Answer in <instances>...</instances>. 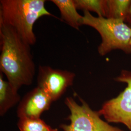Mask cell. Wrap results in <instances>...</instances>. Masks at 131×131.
I'll return each instance as SVG.
<instances>
[{"label":"cell","instance_id":"obj_5","mask_svg":"<svg viewBox=\"0 0 131 131\" xmlns=\"http://www.w3.org/2000/svg\"><path fill=\"white\" fill-rule=\"evenodd\" d=\"M116 80L126 83V87L116 97L104 103L99 113L108 123L122 124L131 131V71H122Z\"/></svg>","mask_w":131,"mask_h":131},{"label":"cell","instance_id":"obj_1","mask_svg":"<svg viewBox=\"0 0 131 131\" xmlns=\"http://www.w3.org/2000/svg\"><path fill=\"white\" fill-rule=\"evenodd\" d=\"M30 46L14 29L0 22V71L18 90L32 84L36 73Z\"/></svg>","mask_w":131,"mask_h":131},{"label":"cell","instance_id":"obj_7","mask_svg":"<svg viewBox=\"0 0 131 131\" xmlns=\"http://www.w3.org/2000/svg\"><path fill=\"white\" fill-rule=\"evenodd\" d=\"M52 99L38 86L28 92L21 100L17 113L19 118H39L42 113L48 110Z\"/></svg>","mask_w":131,"mask_h":131},{"label":"cell","instance_id":"obj_3","mask_svg":"<svg viewBox=\"0 0 131 131\" xmlns=\"http://www.w3.org/2000/svg\"><path fill=\"white\" fill-rule=\"evenodd\" d=\"M124 22L122 19L95 17L84 11L81 24L93 28L100 34L102 42L98 51L104 56L115 50L131 53V27Z\"/></svg>","mask_w":131,"mask_h":131},{"label":"cell","instance_id":"obj_9","mask_svg":"<svg viewBox=\"0 0 131 131\" xmlns=\"http://www.w3.org/2000/svg\"><path fill=\"white\" fill-rule=\"evenodd\" d=\"M20 101L18 90L7 80H5L4 74L0 72V116H4Z\"/></svg>","mask_w":131,"mask_h":131},{"label":"cell","instance_id":"obj_12","mask_svg":"<svg viewBox=\"0 0 131 131\" xmlns=\"http://www.w3.org/2000/svg\"><path fill=\"white\" fill-rule=\"evenodd\" d=\"M18 127L20 131H58L52 128L40 118H19Z\"/></svg>","mask_w":131,"mask_h":131},{"label":"cell","instance_id":"obj_4","mask_svg":"<svg viewBox=\"0 0 131 131\" xmlns=\"http://www.w3.org/2000/svg\"><path fill=\"white\" fill-rule=\"evenodd\" d=\"M78 98L81 104L72 97L65 99V103L70 111L68 117L70 123L61 124L60 127L63 131H124L103 121L99 111L92 110L83 99Z\"/></svg>","mask_w":131,"mask_h":131},{"label":"cell","instance_id":"obj_2","mask_svg":"<svg viewBox=\"0 0 131 131\" xmlns=\"http://www.w3.org/2000/svg\"><path fill=\"white\" fill-rule=\"evenodd\" d=\"M45 0H1L0 22L14 29L30 46L37 41L36 22L44 16L55 17L45 7Z\"/></svg>","mask_w":131,"mask_h":131},{"label":"cell","instance_id":"obj_14","mask_svg":"<svg viewBox=\"0 0 131 131\" xmlns=\"http://www.w3.org/2000/svg\"><path fill=\"white\" fill-rule=\"evenodd\" d=\"M130 44H131V42H130Z\"/></svg>","mask_w":131,"mask_h":131},{"label":"cell","instance_id":"obj_8","mask_svg":"<svg viewBox=\"0 0 131 131\" xmlns=\"http://www.w3.org/2000/svg\"><path fill=\"white\" fill-rule=\"evenodd\" d=\"M58 7L60 13V19L66 24L79 30L82 26L83 16L78 12L74 0H51Z\"/></svg>","mask_w":131,"mask_h":131},{"label":"cell","instance_id":"obj_11","mask_svg":"<svg viewBox=\"0 0 131 131\" xmlns=\"http://www.w3.org/2000/svg\"><path fill=\"white\" fill-rule=\"evenodd\" d=\"M74 2L77 9L92 11L98 17L106 18V0H74Z\"/></svg>","mask_w":131,"mask_h":131},{"label":"cell","instance_id":"obj_13","mask_svg":"<svg viewBox=\"0 0 131 131\" xmlns=\"http://www.w3.org/2000/svg\"><path fill=\"white\" fill-rule=\"evenodd\" d=\"M125 21L127 22L128 24L130 25V26L131 27V3L129 7V9L128 10L126 18L125 19Z\"/></svg>","mask_w":131,"mask_h":131},{"label":"cell","instance_id":"obj_6","mask_svg":"<svg viewBox=\"0 0 131 131\" xmlns=\"http://www.w3.org/2000/svg\"><path fill=\"white\" fill-rule=\"evenodd\" d=\"M75 77V73L72 71L54 69L49 66H39L37 86L47 94L52 102H55L72 85Z\"/></svg>","mask_w":131,"mask_h":131},{"label":"cell","instance_id":"obj_10","mask_svg":"<svg viewBox=\"0 0 131 131\" xmlns=\"http://www.w3.org/2000/svg\"><path fill=\"white\" fill-rule=\"evenodd\" d=\"M131 3L130 0H106V18L125 21Z\"/></svg>","mask_w":131,"mask_h":131}]
</instances>
